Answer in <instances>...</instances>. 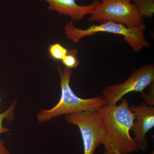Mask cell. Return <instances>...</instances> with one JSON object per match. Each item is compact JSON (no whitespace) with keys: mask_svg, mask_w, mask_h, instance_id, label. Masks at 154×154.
I'll return each mask as SVG.
<instances>
[{"mask_svg":"<svg viewBox=\"0 0 154 154\" xmlns=\"http://www.w3.org/2000/svg\"><path fill=\"white\" fill-rule=\"evenodd\" d=\"M121 101L119 105L107 104L97 110L105 128L102 144L106 149H116L123 154H130L139 151L130 134L135 116L130 109L127 99Z\"/></svg>","mask_w":154,"mask_h":154,"instance_id":"cell-1","label":"cell"},{"mask_svg":"<svg viewBox=\"0 0 154 154\" xmlns=\"http://www.w3.org/2000/svg\"><path fill=\"white\" fill-rule=\"evenodd\" d=\"M57 72L60 78V99L56 105L51 109H43L38 111L36 116L38 123H44L61 116L97 110L99 107L108 104L106 99L102 96L90 99L80 98L75 94L71 88V69L65 67L62 68L59 66Z\"/></svg>","mask_w":154,"mask_h":154,"instance_id":"cell-2","label":"cell"},{"mask_svg":"<svg viewBox=\"0 0 154 154\" xmlns=\"http://www.w3.org/2000/svg\"><path fill=\"white\" fill-rule=\"evenodd\" d=\"M146 28L144 24L130 28L110 21L101 22L99 25H91L84 30L76 28L72 21L64 26L67 37L74 43H79L81 39L86 36H93L99 32H105L122 35L125 41L136 52L150 46L149 42L147 41L144 36Z\"/></svg>","mask_w":154,"mask_h":154,"instance_id":"cell-3","label":"cell"},{"mask_svg":"<svg viewBox=\"0 0 154 154\" xmlns=\"http://www.w3.org/2000/svg\"><path fill=\"white\" fill-rule=\"evenodd\" d=\"M132 0H101L90 14L89 21L120 23L128 28L144 24V19L137 11Z\"/></svg>","mask_w":154,"mask_h":154,"instance_id":"cell-4","label":"cell"},{"mask_svg":"<svg viewBox=\"0 0 154 154\" xmlns=\"http://www.w3.org/2000/svg\"><path fill=\"white\" fill-rule=\"evenodd\" d=\"M65 120L79 129L82 139L83 154H94L97 147L103 143L105 134L104 123L97 110L69 114L66 116Z\"/></svg>","mask_w":154,"mask_h":154,"instance_id":"cell-5","label":"cell"},{"mask_svg":"<svg viewBox=\"0 0 154 154\" xmlns=\"http://www.w3.org/2000/svg\"><path fill=\"white\" fill-rule=\"evenodd\" d=\"M154 83V64L144 65L132 72L129 78L121 84L111 85L103 89L102 96L108 104L116 105L124 96L131 92H144Z\"/></svg>","mask_w":154,"mask_h":154,"instance_id":"cell-6","label":"cell"},{"mask_svg":"<svg viewBox=\"0 0 154 154\" xmlns=\"http://www.w3.org/2000/svg\"><path fill=\"white\" fill-rule=\"evenodd\" d=\"M129 107L135 116L131 129L134 132V140L138 150L146 151L149 146L147 134L154 127V107L142 103L139 105H130Z\"/></svg>","mask_w":154,"mask_h":154,"instance_id":"cell-7","label":"cell"},{"mask_svg":"<svg viewBox=\"0 0 154 154\" xmlns=\"http://www.w3.org/2000/svg\"><path fill=\"white\" fill-rule=\"evenodd\" d=\"M49 4L48 8L51 11H55L60 15L67 16L71 18L72 22L81 20L86 15L92 13L99 5L100 1L95 0L90 5H79L75 0H40Z\"/></svg>","mask_w":154,"mask_h":154,"instance_id":"cell-8","label":"cell"},{"mask_svg":"<svg viewBox=\"0 0 154 154\" xmlns=\"http://www.w3.org/2000/svg\"><path fill=\"white\" fill-rule=\"evenodd\" d=\"M142 17L152 18L154 14V0H132Z\"/></svg>","mask_w":154,"mask_h":154,"instance_id":"cell-9","label":"cell"},{"mask_svg":"<svg viewBox=\"0 0 154 154\" xmlns=\"http://www.w3.org/2000/svg\"><path fill=\"white\" fill-rule=\"evenodd\" d=\"M48 51L50 57L54 60L57 61H61L68 52V50L59 43L50 45L48 47Z\"/></svg>","mask_w":154,"mask_h":154,"instance_id":"cell-10","label":"cell"},{"mask_svg":"<svg viewBox=\"0 0 154 154\" xmlns=\"http://www.w3.org/2000/svg\"><path fill=\"white\" fill-rule=\"evenodd\" d=\"M78 50L74 49L68 50L67 53L61 62L65 67L71 69L76 68L80 64L77 58Z\"/></svg>","mask_w":154,"mask_h":154,"instance_id":"cell-11","label":"cell"},{"mask_svg":"<svg viewBox=\"0 0 154 154\" xmlns=\"http://www.w3.org/2000/svg\"><path fill=\"white\" fill-rule=\"evenodd\" d=\"M17 105V100H14L8 109L3 113H0V135L4 133H7L10 131V129L3 126V122L5 119L11 121L13 119L14 110Z\"/></svg>","mask_w":154,"mask_h":154,"instance_id":"cell-12","label":"cell"},{"mask_svg":"<svg viewBox=\"0 0 154 154\" xmlns=\"http://www.w3.org/2000/svg\"><path fill=\"white\" fill-rule=\"evenodd\" d=\"M147 93H141V97L145 101L146 105L154 106V83L148 87Z\"/></svg>","mask_w":154,"mask_h":154,"instance_id":"cell-13","label":"cell"},{"mask_svg":"<svg viewBox=\"0 0 154 154\" xmlns=\"http://www.w3.org/2000/svg\"><path fill=\"white\" fill-rule=\"evenodd\" d=\"M0 154H11L5 145V142L0 138Z\"/></svg>","mask_w":154,"mask_h":154,"instance_id":"cell-14","label":"cell"},{"mask_svg":"<svg viewBox=\"0 0 154 154\" xmlns=\"http://www.w3.org/2000/svg\"><path fill=\"white\" fill-rule=\"evenodd\" d=\"M102 154H123L118 149H105L104 151Z\"/></svg>","mask_w":154,"mask_h":154,"instance_id":"cell-15","label":"cell"},{"mask_svg":"<svg viewBox=\"0 0 154 154\" xmlns=\"http://www.w3.org/2000/svg\"><path fill=\"white\" fill-rule=\"evenodd\" d=\"M1 102H2V100H1V93H0V104H1Z\"/></svg>","mask_w":154,"mask_h":154,"instance_id":"cell-16","label":"cell"},{"mask_svg":"<svg viewBox=\"0 0 154 154\" xmlns=\"http://www.w3.org/2000/svg\"><path fill=\"white\" fill-rule=\"evenodd\" d=\"M151 154H154V152H152V153Z\"/></svg>","mask_w":154,"mask_h":154,"instance_id":"cell-17","label":"cell"}]
</instances>
